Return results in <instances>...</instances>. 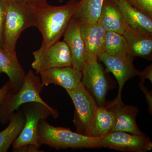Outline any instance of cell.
<instances>
[{"label":"cell","instance_id":"cell-16","mask_svg":"<svg viewBox=\"0 0 152 152\" xmlns=\"http://www.w3.org/2000/svg\"><path fill=\"white\" fill-rule=\"evenodd\" d=\"M123 35L126 42L129 56L134 58L142 57L151 61L152 34L136 31L128 25Z\"/></svg>","mask_w":152,"mask_h":152},{"label":"cell","instance_id":"cell-19","mask_svg":"<svg viewBox=\"0 0 152 152\" xmlns=\"http://www.w3.org/2000/svg\"><path fill=\"white\" fill-rule=\"evenodd\" d=\"M26 118L20 109L11 116L9 124L0 132V152L7 151L24 126Z\"/></svg>","mask_w":152,"mask_h":152},{"label":"cell","instance_id":"cell-10","mask_svg":"<svg viewBox=\"0 0 152 152\" xmlns=\"http://www.w3.org/2000/svg\"><path fill=\"white\" fill-rule=\"evenodd\" d=\"M98 59L104 63L106 70L111 72L117 79L119 91L116 99L122 100V90L125 83L132 78L138 76L140 74V71L133 64L134 58L129 55L125 57L115 56L102 52L98 56Z\"/></svg>","mask_w":152,"mask_h":152},{"label":"cell","instance_id":"cell-30","mask_svg":"<svg viewBox=\"0 0 152 152\" xmlns=\"http://www.w3.org/2000/svg\"><path fill=\"white\" fill-rule=\"evenodd\" d=\"M13 1H15L17 2L26 3L24 0H13Z\"/></svg>","mask_w":152,"mask_h":152},{"label":"cell","instance_id":"cell-20","mask_svg":"<svg viewBox=\"0 0 152 152\" xmlns=\"http://www.w3.org/2000/svg\"><path fill=\"white\" fill-rule=\"evenodd\" d=\"M115 124L113 112L106 107H98L91 126L90 137L103 138L112 132Z\"/></svg>","mask_w":152,"mask_h":152},{"label":"cell","instance_id":"cell-29","mask_svg":"<svg viewBox=\"0 0 152 152\" xmlns=\"http://www.w3.org/2000/svg\"><path fill=\"white\" fill-rule=\"evenodd\" d=\"M10 88V82L5 84L0 89V103L2 102L4 99L7 95V94Z\"/></svg>","mask_w":152,"mask_h":152},{"label":"cell","instance_id":"cell-25","mask_svg":"<svg viewBox=\"0 0 152 152\" xmlns=\"http://www.w3.org/2000/svg\"><path fill=\"white\" fill-rule=\"evenodd\" d=\"M143 82H141L139 83V86L141 89L143 93L145 94L147 104L148 106L149 110L150 113L152 114V91H148V88L144 86Z\"/></svg>","mask_w":152,"mask_h":152},{"label":"cell","instance_id":"cell-15","mask_svg":"<svg viewBox=\"0 0 152 152\" xmlns=\"http://www.w3.org/2000/svg\"><path fill=\"white\" fill-rule=\"evenodd\" d=\"M2 73L9 77L11 93H17L21 88L26 74L19 62L16 53H11L0 46V74Z\"/></svg>","mask_w":152,"mask_h":152},{"label":"cell","instance_id":"cell-4","mask_svg":"<svg viewBox=\"0 0 152 152\" xmlns=\"http://www.w3.org/2000/svg\"><path fill=\"white\" fill-rule=\"evenodd\" d=\"M44 85L40 78L30 70L26 75L21 88L17 93L9 91L2 102L0 103V123L6 124L9 122L11 116L20 109L22 105L30 102H37L50 108L49 106L40 96Z\"/></svg>","mask_w":152,"mask_h":152},{"label":"cell","instance_id":"cell-7","mask_svg":"<svg viewBox=\"0 0 152 152\" xmlns=\"http://www.w3.org/2000/svg\"><path fill=\"white\" fill-rule=\"evenodd\" d=\"M33 55L31 66L37 75L53 68L72 66L70 51L64 41H58L45 50L39 48Z\"/></svg>","mask_w":152,"mask_h":152},{"label":"cell","instance_id":"cell-9","mask_svg":"<svg viewBox=\"0 0 152 152\" xmlns=\"http://www.w3.org/2000/svg\"><path fill=\"white\" fill-rule=\"evenodd\" d=\"M102 147L125 152H145L152 148V143L146 135L126 132H110L102 139Z\"/></svg>","mask_w":152,"mask_h":152},{"label":"cell","instance_id":"cell-5","mask_svg":"<svg viewBox=\"0 0 152 152\" xmlns=\"http://www.w3.org/2000/svg\"><path fill=\"white\" fill-rule=\"evenodd\" d=\"M26 118L24 126L20 134L15 140L12 145L13 151L16 152L21 147L26 145H34L40 148L38 142V125L41 120H46L50 116L56 119L59 116L57 110L50 108L37 102H30L20 107Z\"/></svg>","mask_w":152,"mask_h":152},{"label":"cell","instance_id":"cell-27","mask_svg":"<svg viewBox=\"0 0 152 152\" xmlns=\"http://www.w3.org/2000/svg\"><path fill=\"white\" fill-rule=\"evenodd\" d=\"M25 3L34 8H38L46 5L47 0H24Z\"/></svg>","mask_w":152,"mask_h":152},{"label":"cell","instance_id":"cell-13","mask_svg":"<svg viewBox=\"0 0 152 152\" xmlns=\"http://www.w3.org/2000/svg\"><path fill=\"white\" fill-rule=\"evenodd\" d=\"M80 26L84 43L86 63L97 61L98 56L103 50L107 31L99 22L93 25L80 24Z\"/></svg>","mask_w":152,"mask_h":152},{"label":"cell","instance_id":"cell-17","mask_svg":"<svg viewBox=\"0 0 152 152\" xmlns=\"http://www.w3.org/2000/svg\"><path fill=\"white\" fill-rule=\"evenodd\" d=\"M118 6L128 25L134 30L152 34V18L126 0H113Z\"/></svg>","mask_w":152,"mask_h":152},{"label":"cell","instance_id":"cell-26","mask_svg":"<svg viewBox=\"0 0 152 152\" xmlns=\"http://www.w3.org/2000/svg\"><path fill=\"white\" fill-rule=\"evenodd\" d=\"M138 76L141 79V82L144 83L145 80L147 79H148L151 83H152V65H149L142 72H140Z\"/></svg>","mask_w":152,"mask_h":152},{"label":"cell","instance_id":"cell-22","mask_svg":"<svg viewBox=\"0 0 152 152\" xmlns=\"http://www.w3.org/2000/svg\"><path fill=\"white\" fill-rule=\"evenodd\" d=\"M103 52L110 56L118 57L127 56L126 42L123 34L107 31Z\"/></svg>","mask_w":152,"mask_h":152},{"label":"cell","instance_id":"cell-1","mask_svg":"<svg viewBox=\"0 0 152 152\" xmlns=\"http://www.w3.org/2000/svg\"><path fill=\"white\" fill-rule=\"evenodd\" d=\"M79 1L69 0L65 4L53 6L47 4L34 9L35 26L42 36L40 49L45 50L60 41L75 12Z\"/></svg>","mask_w":152,"mask_h":152},{"label":"cell","instance_id":"cell-28","mask_svg":"<svg viewBox=\"0 0 152 152\" xmlns=\"http://www.w3.org/2000/svg\"><path fill=\"white\" fill-rule=\"evenodd\" d=\"M39 148L34 145H26L21 147L16 152H41Z\"/></svg>","mask_w":152,"mask_h":152},{"label":"cell","instance_id":"cell-3","mask_svg":"<svg viewBox=\"0 0 152 152\" xmlns=\"http://www.w3.org/2000/svg\"><path fill=\"white\" fill-rule=\"evenodd\" d=\"M5 18L3 28L2 47L12 53H16L17 41L22 32L35 26L34 13L32 7L26 3L13 0H3Z\"/></svg>","mask_w":152,"mask_h":152},{"label":"cell","instance_id":"cell-18","mask_svg":"<svg viewBox=\"0 0 152 152\" xmlns=\"http://www.w3.org/2000/svg\"><path fill=\"white\" fill-rule=\"evenodd\" d=\"M99 23L106 31L123 34L128 26L124 16L113 0H104Z\"/></svg>","mask_w":152,"mask_h":152},{"label":"cell","instance_id":"cell-6","mask_svg":"<svg viewBox=\"0 0 152 152\" xmlns=\"http://www.w3.org/2000/svg\"><path fill=\"white\" fill-rule=\"evenodd\" d=\"M66 91L75 106L72 121L76 132L90 137L92 122L99 106L82 82L75 89Z\"/></svg>","mask_w":152,"mask_h":152},{"label":"cell","instance_id":"cell-21","mask_svg":"<svg viewBox=\"0 0 152 152\" xmlns=\"http://www.w3.org/2000/svg\"><path fill=\"white\" fill-rule=\"evenodd\" d=\"M104 0H80L73 15L80 24L97 23Z\"/></svg>","mask_w":152,"mask_h":152},{"label":"cell","instance_id":"cell-31","mask_svg":"<svg viewBox=\"0 0 152 152\" xmlns=\"http://www.w3.org/2000/svg\"><path fill=\"white\" fill-rule=\"evenodd\" d=\"M60 2H62L63 0H59Z\"/></svg>","mask_w":152,"mask_h":152},{"label":"cell","instance_id":"cell-12","mask_svg":"<svg viewBox=\"0 0 152 152\" xmlns=\"http://www.w3.org/2000/svg\"><path fill=\"white\" fill-rule=\"evenodd\" d=\"M40 75L44 86L58 85L66 91L75 89L81 83V71L72 66L51 68Z\"/></svg>","mask_w":152,"mask_h":152},{"label":"cell","instance_id":"cell-23","mask_svg":"<svg viewBox=\"0 0 152 152\" xmlns=\"http://www.w3.org/2000/svg\"><path fill=\"white\" fill-rule=\"evenodd\" d=\"M137 9L152 18V0H126Z\"/></svg>","mask_w":152,"mask_h":152},{"label":"cell","instance_id":"cell-14","mask_svg":"<svg viewBox=\"0 0 152 152\" xmlns=\"http://www.w3.org/2000/svg\"><path fill=\"white\" fill-rule=\"evenodd\" d=\"M64 41L70 49L72 66L82 71L86 64L83 40L81 33L80 23L73 16L64 33Z\"/></svg>","mask_w":152,"mask_h":152},{"label":"cell","instance_id":"cell-2","mask_svg":"<svg viewBox=\"0 0 152 152\" xmlns=\"http://www.w3.org/2000/svg\"><path fill=\"white\" fill-rule=\"evenodd\" d=\"M46 120L38 125V142L57 150L61 149L96 148H102V139L72 132L68 128L54 126Z\"/></svg>","mask_w":152,"mask_h":152},{"label":"cell","instance_id":"cell-11","mask_svg":"<svg viewBox=\"0 0 152 152\" xmlns=\"http://www.w3.org/2000/svg\"><path fill=\"white\" fill-rule=\"evenodd\" d=\"M105 107L111 111L115 116V126L112 132L119 131L139 135H145L139 129L136 123L138 109L135 106L125 105L122 100L115 99L107 102Z\"/></svg>","mask_w":152,"mask_h":152},{"label":"cell","instance_id":"cell-8","mask_svg":"<svg viewBox=\"0 0 152 152\" xmlns=\"http://www.w3.org/2000/svg\"><path fill=\"white\" fill-rule=\"evenodd\" d=\"M82 83L99 107H105L109 90L108 81L102 66L98 62L86 63L82 71Z\"/></svg>","mask_w":152,"mask_h":152},{"label":"cell","instance_id":"cell-24","mask_svg":"<svg viewBox=\"0 0 152 152\" xmlns=\"http://www.w3.org/2000/svg\"><path fill=\"white\" fill-rule=\"evenodd\" d=\"M5 18V8L4 1L0 0V46H3V28Z\"/></svg>","mask_w":152,"mask_h":152}]
</instances>
